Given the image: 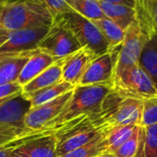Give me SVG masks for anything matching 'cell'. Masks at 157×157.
I'll return each instance as SVG.
<instances>
[{"mask_svg":"<svg viewBox=\"0 0 157 157\" xmlns=\"http://www.w3.org/2000/svg\"><path fill=\"white\" fill-rule=\"evenodd\" d=\"M13 157H19V156H13Z\"/></svg>","mask_w":157,"mask_h":157,"instance_id":"cell-36","label":"cell"},{"mask_svg":"<svg viewBox=\"0 0 157 157\" xmlns=\"http://www.w3.org/2000/svg\"><path fill=\"white\" fill-rule=\"evenodd\" d=\"M61 17L75 35L82 48L89 50L94 57L110 52L108 43L92 21L73 10L61 15Z\"/></svg>","mask_w":157,"mask_h":157,"instance_id":"cell-5","label":"cell"},{"mask_svg":"<svg viewBox=\"0 0 157 157\" xmlns=\"http://www.w3.org/2000/svg\"><path fill=\"white\" fill-rule=\"evenodd\" d=\"M31 109V103L24 94L0 104V128H23V119Z\"/></svg>","mask_w":157,"mask_h":157,"instance_id":"cell-12","label":"cell"},{"mask_svg":"<svg viewBox=\"0 0 157 157\" xmlns=\"http://www.w3.org/2000/svg\"><path fill=\"white\" fill-rule=\"evenodd\" d=\"M92 21L97 26L103 36L108 43L110 51L117 50L121 46L126 31L122 30L117 24L105 17Z\"/></svg>","mask_w":157,"mask_h":157,"instance_id":"cell-20","label":"cell"},{"mask_svg":"<svg viewBox=\"0 0 157 157\" xmlns=\"http://www.w3.org/2000/svg\"><path fill=\"white\" fill-rule=\"evenodd\" d=\"M99 2H105V3H112V4H120L128 6L131 8L136 7L137 0H97Z\"/></svg>","mask_w":157,"mask_h":157,"instance_id":"cell-32","label":"cell"},{"mask_svg":"<svg viewBox=\"0 0 157 157\" xmlns=\"http://www.w3.org/2000/svg\"><path fill=\"white\" fill-rule=\"evenodd\" d=\"M60 82H62V66L61 61L57 60L24 85L22 87V94H31Z\"/></svg>","mask_w":157,"mask_h":157,"instance_id":"cell-17","label":"cell"},{"mask_svg":"<svg viewBox=\"0 0 157 157\" xmlns=\"http://www.w3.org/2000/svg\"><path fill=\"white\" fill-rule=\"evenodd\" d=\"M94 157H113L112 154H108V153H103V154H99L97 156H94Z\"/></svg>","mask_w":157,"mask_h":157,"instance_id":"cell-33","label":"cell"},{"mask_svg":"<svg viewBox=\"0 0 157 157\" xmlns=\"http://www.w3.org/2000/svg\"><path fill=\"white\" fill-rule=\"evenodd\" d=\"M73 88H74L73 85L67 82H60L56 84L45 87L44 89H41L39 91H36L31 94H26L25 95L30 101L31 108H32V107L39 106L48 102H51L55 100L56 98L59 97L60 95L72 90Z\"/></svg>","mask_w":157,"mask_h":157,"instance_id":"cell-19","label":"cell"},{"mask_svg":"<svg viewBox=\"0 0 157 157\" xmlns=\"http://www.w3.org/2000/svg\"><path fill=\"white\" fill-rule=\"evenodd\" d=\"M56 130L51 129V128H44V129H40L37 131H34L31 134H28L26 136H22L20 137L18 139H15L10 142H7L3 145L0 146V157H13L14 156V152L16 151L17 148H19L21 145L33 140L36 138H39L41 136L52 133Z\"/></svg>","mask_w":157,"mask_h":157,"instance_id":"cell-25","label":"cell"},{"mask_svg":"<svg viewBox=\"0 0 157 157\" xmlns=\"http://www.w3.org/2000/svg\"><path fill=\"white\" fill-rule=\"evenodd\" d=\"M22 94V87L18 82L0 85V101L10 99Z\"/></svg>","mask_w":157,"mask_h":157,"instance_id":"cell-31","label":"cell"},{"mask_svg":"<svg viewBox=\"0 0 157 157\" xmlns=\"http://www.w3.org/2000/svg\"><path fill=\"white\" fill-rule=\"evenodd\" d=\"M137 126H123L117 127L109 130L105 137V153L113 154L125 141H127L133 134Z\"/></svg>","mask_w":157,"mask_h":157,"instance_id":"cell-21","label":"cell"},{"mask_svg":"<svg viewBox=\"0 0 157 157\" xmlns=\"http://www.w3.org/2000/svg\"><path fill=\"white\" fill-rule=\"evenodd\" d=\"M33 51L0 55V85L16 82Z\"/></svg>","mask_w":157,"mask_h":157,"instance_id":"cell-14","label":"cell"},{"mask_svg":"<svg viewBox=\"0 0 157 157\" xmlns=\"http://www.w3.org/2000/svg\"><path fill=\"white\" fill-rule=\"evenodd\" d=\"M56 130L33 139L16 149L14 156L19 157H57Z\"/></svg>","mask_w":157,"mask_h":157,"instance_id":"cell-13","label":"cell"},{"mask_svg":"<svg viewBox=\"0 0 157 157\" xmlns=\"http://www.w3.org/2000/svg\"><path fill=\"white\" fill-rule=\"evenodd\" d=\"M112 89L113 87L110 85L75 86L62 111L45 128L57 130L62 126L77 118L99 113L105 97Z\"/></svg>","mask_w":157,"mask_h":157,"instance_id":"cell-1","label":"cell"},{"mask_svg":"<svg viewBox=\"0 0 157 157\" xmlns=\"http://www.w3.org/2000/svg\"><path fill=\"white\" fill-rule=\"evenodd\" d=\"M136 7L151 27L157 30V0H137Z\"/></svg>","mask_w":157,"mask_h":157,"instance_id":"cell-28","label":"cell"},{"mask_svg":"<svg viewBox=\"0 0 157 157\" xmlns=\"http://www.w3.org/2000/svg\"><path fill=\"white\" fill-rule=\"evenodd\" d=\"M55 62L52 56L39 49H35L24 64L16 82L23 87Z\"/></svg>","mask_w":157,"mask_h":157,"instance_id":"cell-15","label":"cell"},{"mask_svg":"<svg viewBox=\"0 0 157 157\" xmlns=\"http://www.w3.org/2000/svg\"><path fill=\"white\" fill-rule=\"evenodd\" d=\"M94 58V56L89 50L81 48L60 59L62 66V82H67L74 87L78 85L89 64Z\"/></svg>","mask_w":157,"mask_h":157,"instance_id":"cell-11","label":"cell"},{"mask_svg":"<svg viewBox=\"0 0 157 157\" xmlns=\"http://www.w3.org/2000/svg\"><path fill=\"white\" fill-rule=\"evenodd\" d=\"M12 1H19V0H9V2H12ZM34 1H39V2H42V0H34ZM43 3V2H42ZM44 4V3H43Z\"/></svg>","mask_w":157,"mask_h":157,"instance_id":"cell-34","label":"cell"},{"mask_svg":"<svg viewBox=\"0 0 157 157\" xmlns=\"http://www.w3.org/2000/svg\"><path fill=\"white\" fill-rule=\"evenodd\" d=\"M37 130H32L26 127L18 128V127H11V128H0V146L10 142L15 139H18L22 136H26Z\"/></svg>","mask_w":157,"mask_h":157,"instance_id":"cell-29","label":"cell"},{"mask_svg":"<svg viewBox=\"0 0 157 157\" xmlns=\"http://www.w3.org/2000/svg\"><path fill=\"white\" fill-rule=\"evenodd\" d=\"M49 27H38L12 31L9 39L0 46V55L21 53L37 49L40 41L46 34Z\"/></svg>","mask_w":157,"mask_h":157,"instance_id":"cell-9","label":"cell"},{"mask_svg":"<svg viewBox=\"0 0 157 157\" xmlns=\"http://www.w3.org/2000/svg\"><path fill=\"white\" fill-rule=\"evenodd\" d=\"M53 18L45 6L34 0L0 2V27L8 31L49 27Z\"/></svg>","mask_w":157,"mask_h":157,"instance_id":"cell-2","label":"cell"},{"mask_svg":"<svg viewBox=\"0 0 157 157\" xmlns=\"http://www.w3.org/2000/svg\"><path fill=\"white\" fill-rule=\"evenodd\" d=\"M42 2L53 19L72 11V10L67 4L66 0H42Z\"/></svg>","mask_w":157,"mask_h":157,"instance_id":"cell-30","label":"cell"},{"mask_svg":"<svg viewBox=\"0 0 157 157\" xmlns=\"http://www.w3.org/2000/svg\"><path fill=\"white\" fill-rule=\"evenodd\" d=\"M139 66L151 78L157 89V30L153 28L141 51Z\"/></svg>","mask_w":157,"mask_h":157,"instance_id":"cell-16","label":"cell"},{"mask_svg":"<svg viewBox=\"0 0 157 157\" xmlns=\"http://www.w3.org/2000/svg\"><path fill=\"white\" fill-rule=\"evenodd\" d=\"M73 89L51 102L39 106L32 107L24 117V126L32 130H40L45 128V126L55 119L62 111L69 100Z\"/></svg>","mask_w":157,"mask_h":157,"instance_id":"cell-8","label":"cell"},{"mask_svg":"<svg viewBox=\"0 0 157 157\" xmlns=\"http://www.w3.org/2000/svg\"><path fill=\"white\" fill-rule=\"evenodd\" d=\"M119 48L95 57L89 64L78 85H110L113 87L115 64Z\"/></svg>","mask_w":157,"mask_h":157,"instance_id":"cell-7","label":"cell"},{"mask_svg":"<svg viewBox=\"0 0 157 157\" xmlns=\"http://www.w3.org/2000/svg\"><path fill=\"white\" fill-rule=\"evenodd\" d=\"M136 9V19L126 30L125 37L117 55L114 78L124 70L139 65L141 51L151 36L152 27L145 17Z\"/></svg>","mask_w":157,"mask_h":157,"instance_id":"cell-3","label":"cell"},{"mask_svg":"<svg viewBox=\"0 0 157 157\" xmlns=\"http://www.w3.org/2000/svg\"><path fill=\"white\" fill-rule=\"evenodd\" d=\"M142 129V157H157V124Z\"/></svg>","mask_w":157,"mask_h":157,"instance_id":"cell-26","label":"cell"},{"mask_svg":"<svg viewBox=\"0 0 157 157\" xmlns=\"http://www.w3.org/2000/svg\"><path fill=\"white\" fill-rule=\"evenodd\" d=\"M0 2H9V0H0Z\"/></svg>","mask_w":157,"mask_h":157,"instance_id":"cell-35","label":"cell"},{"mask_svg":"<svg viewBox=\"0 0 157 157\" xmlns=\"http://www.w3.org/2000/svg\"><path fill=\"white\" fill-rule=\"evenodd\" d=\"M113 89L121 96L140 101L157 97V89L151 78L139 66L129 67L114 78Z\"/></svg>","mask_w":157,"mask_h":157,"instance_id":"cell-6","label":"cell"},{"mask_svg":"<svg viewBox=\"0 0 157 157\" xmlns=\"http://www.w3.org/2000/svg\"><path fill=\"white\" fill-rule=\"evenodd\" d=\"M143 129L140 126H137L132 136L125 141L112 155L113 157H140L142 152ZM141 156V155H140Z\"/></svg>","mask_w":157,"mask_h":157,"instance_id":"cell-23","label":"cell"},{"mask_svg":"<svg viewBox=\"0 0 157 157\" xmlns=\"http://www.w3.org/2000/svg\"><path fill=\"white\" fill-rule=\"evenodd\" d=\"M106 133H102L88 143L78 147L59 157H94L105 153V137Z\"/></svg>","mask_w":157,"mask_h":157,"instance_id":"cell-24","label":"cell"},{"mask_svg":"<svg viewBox=\"0 0 157 157\" xmlns=\"http://www.w3.org/2000/svg\"><path fill=\"white\" fill-rule=\"evenodd\" d=\"M66 2L73 11L90 21L105 17L97 0H66Z\"/></svg>","mask_w":157,"mask_h":157,"instance_id":"cell-22","label":"cell"},{"mask_svg":"<svg viewBox=\"0 0 157 157\" xmlns=\"http://www.w3.org/2000/svg\"><path fill=\"white\" fill-rule=\"evenodd\" d=\"M82 48L75 35L61 16L53 19L46 34L40 41L37 49L60 60Z\"/></svg>","mask_w":157,"mask_h":157,"instance_id":"cell-4","label":"cell"},{"mask_svg":"<svg viewBox=\"0 0 157 157\" xmlns=\"http://www.w3.org/2000/svg\"><path fill=\"white\" fill-rule=\"evenodd\" d=\"M101 10L105 18L117 24L122 30L126 31L136 19V9L120 4L99 2Z\"/></svg>","mask_w":157,"mask_h":157,"instance_id":"cell-18","label":"cell"},{"mask_svg":"<svg viewBox=\"0 0 157 157\" xmlns=\"http://www.w3.org/2000/svg\"><path fill=\"white\" fill-rule=\"evenodd\" d=\"M142 102L140 100L122 97L113 114L106 120L105 126L107 131L117 127L140 126Z\"/></svg>","mask_w":157,"mask_h":157,"instance_id":"cell-10","label":"cell"},{"mask_svg":"<svg viewBox=\"0 0 157 157\" xmlns=\"http://www.w3.org/2000/svg\"><path fill=\"white\" fill-rule=\"evenodd\" d=\"M157 124V97L142 101L140 127L142 128Z\"/></svg>","mask_w":157,"mask_h":157,"instance_id":"cell-27","label":"cell"}]
</instances>
